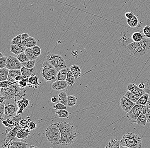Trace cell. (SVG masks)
<instances>
[{"label": "cell", "mask_w": 150, "mask_h": 148, "mask_svg": "<svg viewBox=\"0 0 150 148\" xmlns=\"http://www.w3.org/2000/svg\"><path fill=\"white\" fill-rule=\"evenodd\" d=\"M127 90L131 91L139 98L146 93L144 90L142 89L134 83H131L127 85Z\"/></svg>", "instance_id": "obj_12"}, {"label": "cell", "mask_w": 150, "mask_h": 148, "mask_svg": "<svg viewBox=\"0 0 150 148\" xmlns=\"http://www.w3.org/2000/svg\"><path fill=\"white\" fill-rule=\"evenodd\" d=\"M45 136L49 142L53 145H59L61 132L56 123L50 125L45 130Z\"/></svg>", "instance_id": "obj_6"}, {"label": "cell", "mask_w": 150, "mask_h": 148, "mask_svg": "<svg viewBox=\"0 0 150 148\" xmlns=\"http://www.w3.org/2000/svg\"><path fill=\"white\" fill-rule=\"evenodd\" d=\"M37 44V41L34 37L30 36L24 42V45L26 47H33Z\"/></svg>", "instance_id": "obj_27"}, {"label": "cell", "mask_w": 150, "mask_h": 148, "mask_svg": "<svg viewBox=\"0 0 150 148\" xmlns=\"http://www.w3.org/2000/svg\"><path fill=\"white\" fill-rule=\"evenodd\" d=\"M27 92V89L20 88L18 82L9 87L1 88V95L3 96L6 100L14 99L17 97L22 98L26 96Z\"/></svg>", "instance_id": "obj_3"}, {"label": "cell", "mask_w": 150, "mask_h": 148, "mask_svg": "<svg viewBox=\"0 0 150 148\" xmlns=\"http://www.w3.org/2000/svg\"><path fill=\"white\" fill-rule=\"evenodd\" d=\"M70 71L74 74L76 80H77L79 77L81 76V71L80 67L79 65L74 64L71 65L70 67Z\"/></svg>", "instance_id": "obj_22"}, {"label": "cell", "mask_w": 150, "mask_h": 148, "mask_svg": "<svg viewBox=\"0 0 150 148\" xmlns=\"http://www.w3.org/2000/svg\"><path fill=\"white\" fill-rule=\"evenodd\" d=\"M17 58L18 60L21 63H23V62H26L30 60L28 59V57H27V55H26L25 53H24V52L20 53V54L18 55L17 57Z\"/></svg>", "instance_id": "obj_39"}, {"label": "cell", "mask_w": 150, "mask_h": 148, "mask_svg": "<svg viewBox=\"0 0 150 148\" xmlns=\"http://www.w3.org/2000/svg\"><path fill=\"white\" fill-rule=\"evenodd\" d=\"M32 50L33 53L35 57H38L40 56L41 53H42V50L38 46L36 45L33 47Z\"/></svg>", "instance_id": "obj_41"}, {"label": "cell", "mask_w": 150, "mask_h": 148, "mask_svg": "<svg viewBox=\"0 0 150 148\" xmlns=\"http://www.w3.org/2000/svg\"><path fill=\"white\" fill-rule=\"evenodd\" d=\"M21 72L22 79L28 81V79L30 77L34 75H36L35 68H28L23 66L21 69Z\"/></svg>", "instance_id": "obj_14"}, {"label": "cell", "mask_w": 150, "mask_h": 148, "mask_svg": "<svg viewBox=\"0 0 150 148\" xmlns=\"http://www.w3.org/2000/svg\"><path fill=\"white\" fill-rule=\"evenodd\" d=\"M47 61L55 67L58 72L61 69L67 68L65 59L59 54L50 53L47 56Z\"/></svg>", "instance_id": "obj_8"}, {"label": "cell", "mask_w": 150, "mask_h": 148, "mask_svg": "<svg viewBox=\"0 0 150 148\" xmlns=\"http://www.w3.org/2000/svg\"><path fill=\"white\" fill-rule=\"evenodd\" d=\"M5 104V101L0 103V120L1 121L4 120Z\"/></svg>", "instance_id": "obj_40"}, {"label": "cell", "mask_w": 150, "mask_h": 148, "mask_svg": "<svg viewBox=\"0 0 150 148\" xmlns=\"http://www.w3.org/2000/svg\"><path fill=\"white\" fill-rule=\"evenodd\" d=\"M26 48V47L16 44H11L10 46V52L17 56L24 52Z\"/></svg>", "instance_id": "obj_19"}, {"label": "cell", "mask_w": 150, "mask_h": 148, "mask_svg": "<svg viewBox=\"0 0 150 148\" xmlns=\"http://www.w3.org/2000/svg\"><path fill=\"white\" fill-rule=\"evenodd\" d=\"M41 83L38 76L36 75H34L28 79V86L33 89H36L40 86Z\"/></svg>", "instance_id": "obj_17"}, {"label": "cell", "mask_w": 150, "mask_h": 148, "mask_svg": "<svg viewBox=\"0 0 150 148\" xmlns=\"http://www.w3.org/2000/svg\"><path fill=\"white\" fill-rule=\"evenodd\" d=\"M121 146V140H118L117 138L111 139L105 148H120Z\"/></svg>", "instance_id": "obj_24"}, {"label": "cell", "mask_w": 150, "mask_h": 148, "mask_svg": "<svg viewBox=\"0 0 150 148\" xmlns=\"http://www.w3.org/2000/svg\"><path fill=\"white\" fill-rule=\"evenodd\" d=\"M149 94L148 93H145L143 94L142 96H141L137 102L136 103V104H138L142 105L143 106H146L147 102H148V99H149Z\"/></svg>", "instance_id": "obj_32"}, {"label": "cell", "mask_w": 150, "mask_h": 148, "mask_svg": "<svg viewBox=\"0 0 150 148\" xmlns=\"http://www.w3.org/2000/svg\"><path fill=\"white\" fill-rule=\"evenodd\" d=\"M21 75V72L20 69L17 70H9V75H8L7 80L12 82H17L15 79L18 76Z\"/></svg>", "instance_id": "obj_21"}, {"label": "cell", "mask_w": 150, "mask_h": 148, "mask_svg": "<svg viewBox=\"0 0 150 148\" xmlns=\"http://www.w3.org/2000/svg\"><path fill=\"white\" fill-rule=\"evenodd\" d=\"M144 106L136 104L131 110L127 112L126 114L127 118L131 122L136 123V120L143 110Z\"/></svg>", "instance_id": "obj_9"}, {"label": "cell", "mask_w": 150, "mask_h": 148, "mask_svg": "<svg viewBox=\"0 0 150 148\" xmlns=\"http://www.w3.org/2000/svg\"><path fill=\"white\" fill-rule=\"evenodd\" d=\"M53 109H55L56 111L61 110H64L67 109L66 106L63 104L61 103H57L55 105L53 106Z\"/></svg>", "instance_id": "obj_42"}, {"label": "cell", "mask_w": 150, "mask_h": 148, "mask_svg": "<svg viewBox=\"0 0 150 148\" xmlns=\"http://www.w3.org/2000/svg\"><path fill=\"white\" fill-rule=\"evenodd\" d=\"M22 79V76H21V75H19L18 76H16V77L15 79V80H16V81H17V82H18L19 81H20Z\"/></svg>", "instance_id": "obj_58"}, {"label": "cell", "mask_w": 150, "mask_h": 148, "mask_svg": "<svg viewBox=\"0 0 150 148\" xmlns=\"http://www.w3.org/2000/svg\"><path fill=\"white\" fill-rule=\"evenodd\" d=\"M18 82H12L8 81V80H5V81H1L0 82L1 84V88H6V87H9V86L15 84Z\"/></svg>", "instance_id": "obj_44"}, {"label": "cell", "mask_w": 150, "mask_h": 148, "mask_svg": "<svg viewBox=\"0 0 150 148\" xmlns=\"http://www.w3.org/2000/svg\"><path fill=\"white\" fill-rule=\"evenodd\" d=\"M61 132L59 145L63 147L70 146L74 143L77 137V133L74 125L68 123H56Z\"/></svg>", "instance_id": "obj_1"}, {"label": "cell", "mask_w": 150, "mask_h": 148, "mask_svg": "<svg viewBox=\"0 0 150 148\" xmlns=\"http://www.w3.org/2000/svg\"><path fill=\"white\" fill-rule=\"evenodd\" d=\"M11 44H16L19 45L24 46V44L21 39V34H19L13 38L11 42ZM25 47V46H24Z\"/></svg>", "instance_id": "obj_37"}, {"label": "cell", "mask_w": 150, "mask_h": 148, "mask_svg": "<svg viewBox=\"0 0 150 148\" xmlns=\"http://www.w3.org/2000/svg\"><path fill=\"white\" fill-rule=\"evenodd\" d=\"M127 23L131 28H134L138 25L139 21L137 16L134 15L133 18L131 19H127Z\"/></svg>", "instance_id": "obj_29"}, {"label": "cell", "mask_w": 150, "mask_h": 148, "mask_svg": "<svg viewBox=\"0 0 150 148\" xmlns=\"http://www.w3.org/2000/svg\"><path fill=\"white\" fill-rule=\"evenodd\" d=\"M68 86L66 81L57 80L52 84L51 88L54 91H61L65 89Z\"/></svg>", "instance_id": "obj_16"}, {"label": "cell", "mask_w": 150, "mask_h": 148, "mask_svg": "<svg viewBox=\"0 0 150 148\" xmlns=\"http://www.w3.org/2000/svg\"><path fill=\"white\" fill-rule=\"evenodd\" d=\"M6 99L5 98L4 96L2 95H1V97H0V103H3L5 102L6 101Z\"/></svg>", "instance_id": "obj_59"}, {"label": "cell", "mask_w": 150, "mask_h": 148, "mask_svg": "<svg viewBox=\"0 0 150 148\" xmlns=\"http://www.w3.org/2000/svg\"><path fill=\"white\" fill-rule=\"evenodd\" d=\"M139 87L140 88L142 89H144L145 87V82H141V83H139Z\"/></svg>", "instance_id": "obj_54"}, {"label": "cell", "mask_w": 150, "mask_h": 148, "mask_svg": "<svg viewBox=\"0 0 150 148\" xmlns=\"http://www.w3.org/2000/svg\"><path fill=\"white\" fill-rule=\"evenodd\" d=\"M149 99H148V102L146 104V106L147 108H150V94H149Z\"/></svg>", "instance_id": "obj_57"}, {"label": "cell", "mask_w": 150, "mask_h": 148, "mask_svg": "<svg viewBox=\"0 0 150 148\" xmlns=\"http://www.w3.org/2000/svg\"><path fill=\"white\" fill-rule=\"evenodd\" d=\"M67 97L68 96L65 91L61 92L58 95V101L60 103L67 106Z\"/></svg>", "instance_id": "obj_30"}, {"label": "cell", "mask_w": 150, "mask_h": 148, "mask_svg": "<svg viewBox=\"0 0 150 148\" xmlns=\"http://www.w3.org/2000/svg\"><path fill=\"white\" fill-rule=\"evenodd\" d=\"M58 71L47 61L43 63L41 69L42 77L48 83H52L57 80Z\"/></svg>", "instance_id": "obj_5"}, {"label": "cell", "mask_w": 150, "mask_h": 148, "mask_svg": "<svg viewBox=\"0 0 150 148\" xmlns=\"http://www.w3.org/2000/svg\"><path fill=\"white\" fill-rule=\"evenodd\" d=\"M131 38L134 42H138L142 41L143 36L142 34L140 33L136 32L132 34Z\"/></svg>", "instance_id": "obj_36"}, {"label": "cell", "mask_w": 150, "mask_h": 148, "mask_svg": "<svg viewBox=\"0 0 150 148\" xmlns=\"http://www.w3.org/2000/svg\"><path fill=\"white\" fill-rule=\"evenodd\" d=\"M4 55L3 53H2L1 52H0V58L2 57H4Z\"/></svg>", "instance_id": "obj_60"}, {"label": "cell", "mask_w": 150, "mask_h": 148, "mask_svg": "<svg viewBox=\"0 0 150 148\" xmlns=\"http://www.w3.org/2000/svg\"><path fill=\"white\" fill-rule=\"evenodd\" d=\"M139 148L142 147L140 137L134 133L127 132L121 140L120 148Z\"/></svg>", "instance_id": "obj_4"}, {"label": "cell", "mask_w": 150, "mask_h": 148, "mask_svg": "<svg viewBox=\"0 0 150 148\" xmlns=\"http://www.w3.org/2000/svg\"><path fill=\"white\" fill-rule=\"evenodd\" d=\"M67 77L66 80V81L67 82L68 86H73V85L74 84L75 81H76V79L74 74H73L71 71H70V68H67Z\"/></svg>", "instance_id": "obj_23"}, {"label": "cell", "mask_w": 150, "mask_h": 148, "mask_svg": "<svg viewBox=\"0 0 150 148\" xmlns=\"http://www.w3.org/2000/svg\"><path fill=\"white\" fill-rule=\"evenodd\" d=\"M134 14L131 13V12H127L125 14V16L126 18L127 19H131L133 18L134 16Z\"/></svg>", "instance_id": "obj_52"}, {"label": "cell", "mask_w": 150, "mask_h": 148, "mask_svg": "<svg viewBox=\"0 0 150 148\" xmlns=\"http://www.w3.org/2000/svg\"><path fill=\"white\" fill-rule=\"evenodd\" d=\"M147 108L146 106H144L143 110L141 114L139 115L136 121V123L139 125H145L147 123L148 119V114H147Z\"/></svg>", "instance_id": "obj_13"}, {"label": "cell", "mask_w": 150, "mask_h": 148, "mask_svg": "<svg viewBox=\"0 0 150 148\" xmlns=\"http://www.w3.org/2000/svg\"><path fill=\"white\" fill-rule=\"evenodd\" d=\"M23 127V126L20 124H19L16 126L15 128L11 130L6 135H7V139H14V138H16V137L19 131L21 129H22Z\"/></svg>", "instance_id": "obj_20"}, {"label": "cell", "mask_w": 150, "mask_h": 148, "mask_svg": "<svg viewBox=\"0 0 150 148\" xmlns=\"http://www.w3.org/2000/svg\"><path fill=\"white\" fill-rule=\"evenodd\" d=\"M31 130L29 129L28 125L21 129L18 133L16 138L20 140H23L29 137L30 134Z\"/></svg>", "instance_id": "obj_15"}, {"label": "cell", "mask_w": 150, "mask_h": 148, "mask_svg": "<svg viewBox=\"0 0 150 148\" xmlns=\"http://www.w3.org/2000/svg\"><path fill=\"white\" fill-rule=\"evenodd\" d=\"M32 147H35L34 146H31V147H30V148H32Z\"/></svg>", "instance_id": "obj_61"}, {"label": "cell", "mask_w": 150, "mask_h": 148, "mask_svg": "<svg viewBox=\"0 0 150 148\" xmlns=\"http://www.w3.org/2000/svg\"><path fill=\"white\" fill-rule=\"evenodd\" d=\"M58 101V98H57V97H56V96H54V97H52V98H51V102L52 103H55Z\"/></svg>", "instance_id": "obj_56"}, {"label": "cell", "mask_w": 150, "mask_h": 148, "mask_svg": "<svg viewBox=\"0 0 150 148\" xmlns=\"http://www.w3.org/2000/svg\"><path fill=\"white\" fill-rule=\"evenodd\" d=\"M125 96H126L127 98H128L129 100H131L132 102L135 103H137L139 99V98H138L135 94H134L133 93L130 91L127 90V91Z\"/></svg>", "instance_id": "obj_33"}, {"label": "cell", "mask_w": 150, "mask_h": 148, "mask_svg": "<svg viewBox=\"0 0 150 148\" xmlns=\"http://www.w3.org/2000/svg\"><path fill=\"white\" fill-rule=\"evenodd\" d=\"M77 100L78 98L74 96H68V97H67V106L73 107L76 105Z\"/></svg>", "instance_id": "obj_31"}, {"label": "cell", "mask_w": 150, "mask_h": 148, "mask_svg": "<svg viewBox=\"0 0 150 148\" xmlns=\"http://www.w3.org/2000/svg\"><path fill=\"white\" fill-rule=\"evenodd\" d=\"M31 120L30 119L28 120L25 119L21 120L20 121V124L23 127H24V126L27 125L28 124V123Z\"/></svg>", "instance_id": "obj_49"}, {"label": "cell", "mask_w": 150, "mask_h": 148, "mask_svg": "<svg viewBox=\"0 0 150 148\" xmlns=\"http://www.w3.org/2000/svg\"><path fill=\"white\" fill-rule=\"evenodd\" d=\"M23 67L22 64L18 60L17 58L12 56H8L7 57L6 67L9 70L21 69Z\"/></svg>", "instance_id": "obj_10"}, {"label": "cell", "mask_w": 150, "mask_h": 148, "mask_svg": "<svg viewBox=\"0 0 150 148\" xmlns=\"http://www.w3.org/2000/svg\"><path fill=\"white\" fill-rule=\"evenodd\" d=\"M9 71V69L6 67L0 68V81L7 80Z\"/></svg>", "instance_id": "obj_26"}, {"label": "cell", "mask_w": 150, "mask_h": 148, "mask_svg": "<svg viewBox=\"0 0 150 148\" xmlns=\"http://www.w3.org/2000/svg\"><path fill=\"white\" fill-rule=\"evenodd\" d=\"M17 101V98L6 100L4 120L13 118L17 115V113L18 110V107Z\"/></svg>", "instance_id": "obj_7"}, {"label": "cell", "mask_w": 150, "mask_h": 148, "mask_svg": "<svg viewBox=\"0 0 150 148\" xmlns=\"http://www.w3.org/2000/svg\"><path fill=\"white\" fill-rule=\"evenodd\" d=\"M17 103L18 107V110L17 115H21L23 110H25L29 105V101L25 98H22L21 100L17 101Z\"/></svg>", "instance_id": "obj_18"}, {"label": "cell", "mask_w": 150, "mask_h": 148, "mask_svg": "<svg viewBox=\"0 0 150 148\" xmlns=\"http://www.w3.org/2000/svg\"><path fill=\"white\" fill-rule=\"evenodd\" d=\"M24 53L30 60H36L37 58L33 53L32 47H26Z\"/></svg>", "instance_id": "obj_34"}, {"label": "cell", "mask_w": 150, "mask_h": 148, "mask_svg": "<svg viewBox=\"0 0 150 148\" xmlns=\"http://www.w3.org/2000/svg\"><path fill=\"white\" fill-rule=\"evenodd\" d=\"M18 86L21 88H25L28 86V81L22 79L18 82Z\"/></svg>", "instance_id": "obj_47"}, {"label": "cell", "mask_w": 150, "mask_h": 148, "mask_svg": "<svg viewBox=\"0 0 150 148\" xmlns=\"http://www.w3.org/2000/svg\"><path fill=\"white\" fill-rule=\"evenodd\" d=\"M142 32L145 37L150 38V26L146 25L142 29Z\"/></svg>", "instance_id": "obj_43"}, {"label": "cell", "mask_w": 150, "mask_h": 148, "mask_svg": "<svg viewBox=\"0 0 150 148\" xmlns=\"http://www.w3.org/2000/svg\"><path fill=\"white\" fill-rule=\"evenodd\" d=\"M127 53L136 58H139L150 52V38L143 37L141 42H134L126 46Z\"/></svg>", "instance_id": "obj_2"}, {"label": "cell", "mask_w": 150, "mask_h": 148, "mask_svg": "<svg viewBox=\"0 0 150 148\" xmlns=\"http://www.w3.org/2000/svg\"><path fill=\"white\" fill-rule=\"evenodd\" d=\"M22 64L23 66L28 68H34L35 64V60H29Z\"/></svg>", "instance_id": "obj_38"}, {"label": "cell", "mask_w": 150, "mask_h": 148, "mask_svg": "<svg viewBox=\"0 0 150 148\" xmlns=\"http://www.w3.org/2000/svg\"><path fill=\"white\" fill-rule=\"evenodd\" d=\"M30 36L29 34L27 33L21 34V39H22V42H23V44H24V41H25L28 37H30Z\"/></svg>", "instance_id": "obj_51"}, {"label": "cell", "mask_w": 150, "mask_h": 148, "mask_svg": "<svg viewBox=\"0 0 150 148\" xmlns=\"http://www.w3.org/2000/svg\"><path fill=\"white\" fill-rule=\"evenodd\" d=\"M145 87L144 90L146 93L150 94V79L145 82Z\"/></svg>", "instance_id": "obj_46"}, {"label": "cell", "mask_w": 150, "mask_h": 148, "mask_svg": "<svg viewBox=\"0 0 150 148\" xmlns=\"http://www.w3.org/2000/svg\"><path fill=\"white\" fill-rule=\"evenodd\" d=\"M120 106L124 111L125 112H128L136 104V103L132 102L129 100L125 96H122L121 97L120 100Z\"/></svg>", "instance_id": "obj_11"}, {"label": "cell", "mask_w": 150, "mask_h": 148, "mask_svg": "<svg viewBox=\"0 0 150 148\" xmlns=\"http://www.w3.org/2000/svg\"><path fill=\"white\" fill-rule=\"evenodd\" d=\"M7 57H8L4 56L0 58V68H4L6 67Z\"/></svg>", "instance_id": "obj_45"}, {"label": "cell", "mask_w": 150, "mask_h": 148, "mask_svg": "<svg viewBox=\"0 0 150 148\" xmlns=\"http://www.w3.org/2000/svg\"><path fill=\"white\" fill-rule=\"evenodd\" d=\"M60 118L67 119L69 118L70 113L66 109L58 110L56 112Z\"/></svg>", "instance_id": "obj_35"}, {"label": "cell", "mask_w": 150, "mask_h": 148, "mask_svg": "<svg viewBox=\"0 0 150 148\" xmlns=\"http://www.w3.org/2000/svg\"><path fill=\"white\" fill-rule=\"evenodd\" d=\"M147 114H148V119L147 123H150V108H148L147 109Z\"/></svg>", "instance_id": "obj_55"}, {"label": "cell", "mask_w": 150, "mask_h": 148, "mask_svg": "<svg viewBox=\"0 0 150 148\" xmlns=\"http://www.w3.org/2000/svg\"><path fill=\"white\" fill-rule=\"evenodd\" d=\"M2 123L4 125L5 127H6H6H9V125H10L9 124V123H8V122L6 120H3L2 121Z\"/></svg>", "instance_id": "obj_53"}, {"label": "cell", "mask_w": 150, "mask_h": 148, "mask_svg": "<svg viewBox=\"0 0 150 148\" xmlns=\"http://www.w3.org/2000/svg\"><path fill=\"white\" fill-rule=\"evenodd\" d=\"M13 140L11 143L10 148H26L28 147V144L27 143L21 142L20 141Z\"/></svg>", "instance_id": "obj_28"}, {"label": "cell", "mask_w": 150, "mask_h": 148, "mask_svg": "<svg viewBox=\"0 0 150 148\" xmlns=\"http://www.w3.org/2000/svg\"><path fill=\"white\" fill-rule=\"evenodd\" d=\"M121 35V38L120 39V44H121V45H123V44L124 45L125 43H126L125 42L127 41V38L125 35Z\"/></svg>", "instance_id": "obj_50"}, {"label": "cell", "mask_w": 150, "mask_h": 148, "mask_svg": "<svg viewBox=\"0 0 150 148\" xmlns=\"http://www.w3.org/2000/svg\"><path fill=\"white\" fill-rule=\"evenodd\" d=\"M67 75V68L61 69L58 72L57 80L60 81H66Z\"/></svg>", "instance_id": "obj_25"}, {"label": "cell", "mask_w": 150, "mask_h": 148, "mask_svg": "<svg viewBox=\"0 0 150 148\" xmlns=\"http://www.w3.org/2000/svg\"><path fill=\"white\" fill-rule=\"evenodd\" d=\"M28 127H29V129H30L31 131H32V130H34L35 129H36V126H37L36 123L32 121L31 120L28 123Z\"/></svg>", "instance_id": "obj_48"}]
</instances>
